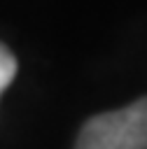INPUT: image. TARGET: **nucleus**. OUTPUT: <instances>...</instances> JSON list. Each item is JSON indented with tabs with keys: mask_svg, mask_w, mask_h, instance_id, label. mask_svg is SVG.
<instances>
[{
	"mask_svg": "<svg viewBox=\"0 0 147 149\" xmlns=\"http://www.w3.org/2000/svg\"><path fill=\"white\" fill-rule=\"evenodd\" d=\"M16 58H14V54L0 42V93L12 84V79L16 77Z\"/></svg>",
	"mask_w": 147,
	"mask_h": 149,
	"instance_id": "2",
	"label": "nucleus"
},
{
	"mask_svg": "<svg viewBox=\"0 0 147 149\" xmlns=\"http://www.w3.org/2000/svg\"><path fill=\"white\" fill-rule=\"evenodd\" d=\"M75 149H147V95L89 119Z\"/></svg>",
	"mask_w": 147,
	"mask_h": 149,
	"instance_id": "1",
	"label": "nucleus"
}]
</instances>
